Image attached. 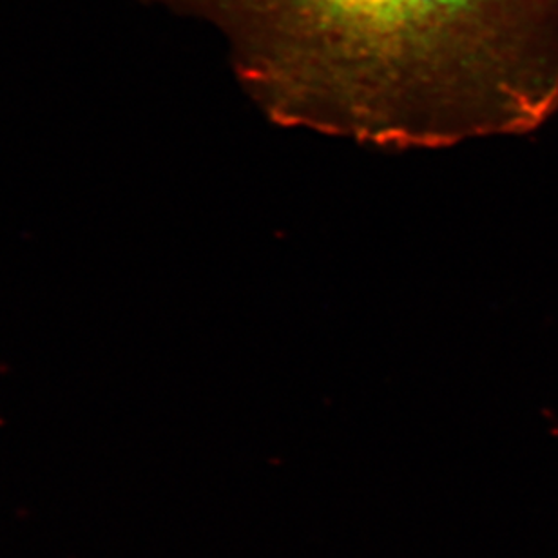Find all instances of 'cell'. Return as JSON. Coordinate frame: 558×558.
<instances>
[{"instance_id":"obj_1","label":"cell","mask_w":558,"mask_h":558,"mask_svg":"<svg viewBox=\"0 0 558 558\" xmlns=\"http://www.w3.org/2000/svg\"><path fill=\"white\" fill-rule=\"evenodd\" d=\"M204 16L278 124L392 147L558 111V0H167Z\"/></svg>"}]
</instances>
